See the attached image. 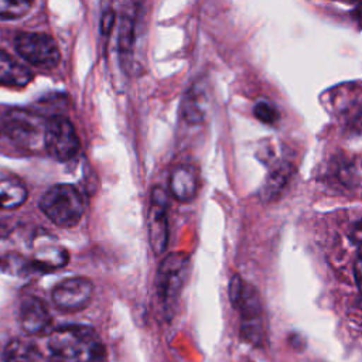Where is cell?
Listing matches in <instances>:
<instances>
[{
    "instance_id": "19",
    "label": "cell",
    "mask_w": 362,
    "mask_h": 362,
    "mask_svg": "<svg viewBox=\"0 0 362 362\" xmlns=\"http://www.w3.org/2000/svg\"><path fill=\"white\" fill-rule=\"evenodd\" d=\"M253 113L256 116V119H259L260 122L266 123V124H273L279 120V112L276 110V107L273 105H270L266 100H260L256 103Z\"/></svg>"
},
{
    "instance_id": "11",
    "label": "cell",
    "mask_w": 362,
    "mask_h": 362,
    "mask_svg": "<svg viewBox=\"0 0 362 362\" xmlns=\"http://www.w3.org/2000/svg\"><path fill=\"white\" fill-rule=\"evenodd\" d=\"M170 191L181 202L195 198L198 191V175L191 164H178L170 175Z\"/></svg>"
},
{
    "instance_id": "12",
    "label": "cell",
    "mask_w": 362,
    "mask_h": 362,
    "mask_svg": "<svg viewBox=\"0 0 362 362\" xmlns=\"http://www.w3.org/2000/svg\"><path fill=\"white\" fill-rule=\"evenodd\" d=\"M25 184L14 174L0 170V209H16L27 199Z\"/></svg>"
},
{
    "instance_id": "18",
    "label": "cell",
    "mask_w": 362,
    "mask_h": 362,
    "mask_svg": "<svg viewBox=\"0 0 362 362\" xmlns=\"http://www.w3.org/2000/svg\"><path fill=\"white\" fill-rule=\"evenodd\" d=\"M33 0H0V18L14 20L31 8Z\"/></svg>"
},
{
    "instance_id": "2",
    "label": "cell",
    "mask_w": 362,
    "mask_h": 362,
    "mask_svg": "<svg viewBox=\"0 0 362 362\" xmlns=\"http://www.w3.org/2000/svg\"><path fill=\"white\" fill-rule=\"evenodd\" d=\"M40 209L54 223L71 228L81 221L85 212V201L74 185L57 184L44 192L40 199Z\"/></svg>"
},
{
    "instance_id": "1",
    "label": "cell",
    "mask_w": 362,
    "mask_h": 362,
    "mask_svg": "<svg viewBox=\"0 0 362 362\" xmlns=\"http://www.w3.org/2000/svg\"><path fill=\"white\" fill-rule=\"evenodd\" d=\"M48 348L54 362H103L106 356L99 335L85 325L55 329L48 339Z\"/></svg>"
},
{
    "instance_id": "3",
    "label": "cell",
    "mask_w": 362,
    "mask_h": 362,
    "mask_svg": "<svg viewBox=\"0 0 362 362\" xmlns=\"http://www.w3.org/2000/svg\"><path fill=\"white\" fill-rule=\"evenodd\" d=\"M14 47L23 59L37 68H55L61 59L57 42L47 34L20 33L14 38Z\"/></svg>"
},
{
    "instance_id": "5",
    "label": "cell",
    "mask_w": 362,
    "mask_h": 362,
    "mask_svg": "<svg viewBox=\"0 0 362 362\" xmlns=\"http://www.w3.org/2000/svg\"><path fill=\"white\" fill-rule=\"evenodd\" d=\"M4 132L16 144L34 148L41 141L44 143L45 123L38 115L21 109H13L7 112L4 117Z\"/></svg>"
},
{
    "instance_id": "22",
    "label": "cell",
    "mask_w": 362,
    "mask_h": 362,
    "mask_svg": "<svg viewBox=\"0 0 362 362\" xmlns=\"http://www.w3.org/2000/svg\"><path fill=\"white\" fill-rule=\"evenodd\" d=\"M354 272H355V280H356V284H358L359 290L362 291V247H361L359 255H358V257H356Z\"/></svg>"
},
{
    "instance_id": "8",
    "label": "cell",
    "mask_w": 362,
    "mask_h": 362,
    "mask_svg": "<svg viewBox=\"0 0 362 362\" xmlns=\"http://www.w3.org/2000/svg\"><path fill=\"white\" fill-rule=\"evenodd\" d=\"M168 199L163 188L156 187L151 192V205L148 211V239L156 255H161L168 242V221H167Z\"/></svg>"
},
{
    "instance_id": "13",
    "label": "cell",
    "mask_w": 362,
    "mask_h": 362,
    "mask_svg": "<svg viewBox=\"0 0 362 362\" xmlns=\"http://www.w3.org/2000/svg\"><path fill=\"white\" fill-rule=\"evenodd\" d=\"M33 79V72L17 62L0 48V85L8 88H24Z\"/></svg>"
},
{
    "instance_id": "4",
    "label": "cell",
    "mask_w": 362,
    "mask_h": 362,
    "mask_svg": "<svg viewBox=\"0 0 362 362\" xmlns=\"http://www.w3.org/2000/svg\"><path fill=\"white\" fill-rule=\"evenodd\" d=\"M44 147L58 161H68L79 151V139L74 124L64 116H52L45 122Z\"/></svg>"
},
{
    "instance_id": "6",
    "label": "cell",
    "mask_w": 362,
    "mask_h": 362,
    "mask_svg": "<svg viewBox=\"0 0 362 362\" xmlns=\"http://www.w3.org/2000/svg\"><path fill=\"white\" fill-rule=\"evenodd\" d=\"M188 270V257L182 253H171L160 264L157 273V291L161 300L174 303L185 283Z\"/></svg>"
},
{
    "instance_id": "10",
    "label": "cell",
    "mask_w": 362,
    "mask_h": 362,
    "mask_svg": "<svg viewBox=\"0 0 362 362\" xmlns=\"http://www.w3.org/2000/svg\"><path fill=\"white\" fill-rule=\"evenodd\" d=\"M20 324L30 335L45 332L51 325V314L47 304L37 297L24 298L20 305Z\"/></svg>"
},
{
    "instance_id": "14",
    "label": "cell",
    "mask_w": 362,
    "mask_h": 362,
    "mask_svg": "<svg viewBox=\"0 0 362 362\" xmlns=\"http://www.w3.org/2000/svg\"><path fill=\"white\" fill-rule=\"evenodd\" d=\"M4 362H44L42 354L33 342L23 339H13L3 352Z\"/></svg>"
},
{
    "instance_id": "9",
    "label": "cell",
    "mask_w": 362,
    "mask_h": 362,
    "mask_svg": "<svg viewBox=\"0 0 362 362\" xmlns=\"http://www.w3.org/2000/svg\"><path fill=\"white\" fill-rule=\"evenodd\" d=\"M93 284L85 277H71L58 283L52 290L54 304L65 311H78L88 305Z\"/></svg>"
},
{
    "instance_id": "16",
    "label": "cell",
    "mask_w": 362,
    "mask_h": 362,
    "mask_svg": "<svg viewBox=\"0 0 362 362\" xmlns=\"http://www.w3.org/2000/svg\"><path fill=\"white\" fill-rule=\"evenodd\" d=\"M133 38H134V13L133 10H127L122 17L119 38H117L119 51L123 58H127L132 54Z\"/></svg>"
},
{
    "instance_id": "17",
    "label": "cell",
    "mask_w": 362,
    "mask_h": 362,
    "mask_svg": "<svg viewBox=\"0 0 362 362\" xmlns=\"http://www.w3.org/2000/svg\"><path fill=\"white\" fill-rule=\"evenodd\" d=\"M182 113L189 123H198L204 117V92L195 86L189 89L188 96L184 100Z\"/></svg>"
},
{
    "instance_id": "21",
    "label": "cell",
    "mask_w": 362,
    "mask_h": 362,
    "mask_svg": "<svg viewBox=\"0 0 362 362\" xmlns=\"http://www.w3.org/2000/svg\"><path fill=\"white\" fill-rule=\"evenodd\" d=\"M115 24V13L112 8H107L103 11L102 14V20H100V31L103 35H109L112 27Z\"/></svg>"
},
{
    "instance_id": "15",
    "label": "cell",
    "mask_w": 362,
    "mask_h": 362,
    "mask_svg": "<svg viewBox=\"0 0 362 362\" xmlns=\"http://www.w3.org/2000/svg\"><path fill=\"white\" fill-rule=\"evenodd\" d=\"M290 174H291V168L287 164H281L277 168H274L263 184V188H262L263 199L266 201L274 199L286 187L290 178Z\"/></svg>"
},
{
    "instance_id": "20",
    "label": "cell",
    "mask_w": 362,
    "mask_h": 362,
    "mask_svg": "<svg viewBox=\"0 0 362 362\" xmlns=\"http://www.w3.org/2000/svg\"><path fill=\"white\" fill-rule=\"evenodd\" d=\"M243 286H245V283L242 281L240 276L239 274H233L230 281H229V298H230V303H232L233 307L236 305V303L239 301V298L242 296Z\"/></svg>"
},
{
    "instance_id": "23",
    "label": "cell",
    "mask_w": 362,
    "mask_h": 362,
    "mask_svg": "<svg viewBox=\"0 0 362 362\" xmlns=\"http://www.w3.org/2000/svg\"><path fill=\"white\" fill-rule=\"evenodd\" d=\"M358 14H359V20L362 21V6L359 7V11H358Z\"/></svg>"
},
{
    "instance_id": "7",
    "label": "cell",
    "mask_w": 362,
    "mask_h": 362,
    "mask_svg": "<svg viewBox=\"0 0 362 362\" xmlns=\"http://www.w3.org/2000/svg\"><path fill=\"white\" fill-rule=\"evenodd\" d=\"M235 308L240 313V332L242 337L257 345L262 341L263 327H262V304L260 297L253 286L245 284L242 296L236 303Z\"/></svg>"
}]
</instances>
